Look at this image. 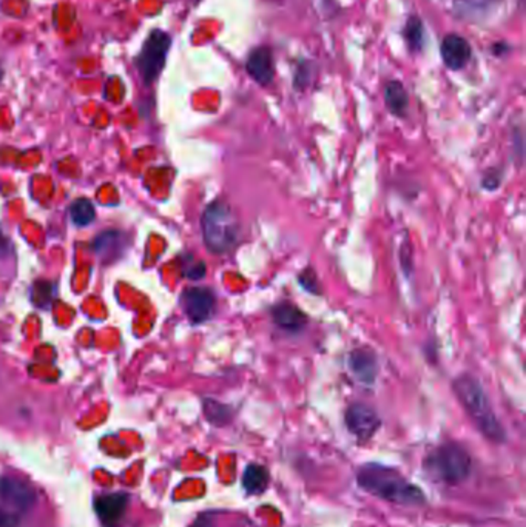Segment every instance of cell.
<instances>
[{
    "mask_svg": "<svg viewBox=\"0 0 526 527\" xmlns=\"http://www.w3.org/2000/svg\"><path fill=\"white\" fill-rule=\"evenodd\" d=\"M357 483L363 490L389 503L418 506L426 500L422 489L409 483L395 469L382 464H364L358 470Z\"/></svg>",
    "mask_w": 526,
    "mask_h": 527,
    "instance_id": "6da1fadb",
    "label": "cell"
},
{
    "mask_svg": "<svg viewBox=\"0 0 526 527\" xmlns=\"http://www.w3.org/2000/svg\"><path fill=\"white\" fill-rule=\"evenodd\" d=\"M452 390L483 437L491 439L492 443H505L507 434L500 421L497 419L480 381L476 380L472 374H463L452 381Z\"/></svg>",
    "mask_w": 526,
    "mask_h": 527,
    "instance_id": "7a4b0ae2",
    "label": "cell"
},
{
    "mask_svg": "<svg viewBox=\"0 0 526 527\" xmlns=\"http://www.w3.org/2000/svg\"><path fill=\"white\" fill-rule=\"evenodd\" d=\"M204 244L214 255L234 252L239 242V222L232 207L224 201H214L204 210L201 217Z\"/></svg>",
    "mask_w": 526,
    "mask_h": 527,
    "instance_id": "3957f363",
    "label": "cell"
},
{
    "mask_svg": "<svg viewBox=\"0 0 526 527\" xmlns=\"http://www.w3.org/2000/svg\"><path fill=\"white\" fill-rule=\"evenodd\" d=\"M425 472L434 481L445 484L463 483L471 473V457L460 444L447 443L434 448L423 463Z\"/></svg>",
    "mask_w": 526,
    "mask_h": 527,
    "instance_id": "277c9868",
    "label": "cell"
},
{
    "mask_svg": "<svg viewBox=\"0 0 526 527\" xmlns=\"http://www.w3.org/2000/svg\"><path fill=\"white\" fill-rule=\"evenodd\" d=\"M36 493L22 480L0 479V527H17L20 520L33 508Z\"/></svg>",
    "mask_w": 526,
    "mask_h": 527,
    "instance_id": "5b68a950",
    "label": "cell"
},
{
    "mask_svg": "<svg viewBox=\"0 0 526 527\" xmlns=\"http://www.w3.org/2000/svg\"><path fill=\"white\" fill-rule=\"evenodd\" d=\"M170 44H172L170 36L161 30L152 31L145 40L144 47L138 56V69L145 84H152L156 80L159 73L164 69Z\"/></svg>",
    "mask_w": 526,
    "mask_h": 527,
    "instance_id": "8992f818",
    "label": "cell"
},
{
    "mask_svg": "<svg viewBox=\"0 0 526 527\" xmlns=\"http://www.w3.org/2000/svg\"><path fill=\"white\" fill-rule=\"evenodd\" d=\"M344 423L355 438L360 441H368L377 434L382 426V419L373 407L363 403H353L349 406L344 414Z\"/></svg>",
    "mask_w": 526,
    "mask_h": 527,
    "instance_id": "52a82bcc",
    "label": "cell"
},
{
    "mask_svg": "<svg viewBox=\"0 0 526 527\" xmlns=\"http://www.w3.org/2000/svg\"><path fill=\"white\" fill-rule=\"evenodd\" d=\"M181 306L190 322L203 324L215 311L214 291L204 287H192L181 295Z\"/></svg>",
    "mask_w": 526,
    "mask_h": 527,
    "instance_id": "ba28073f",
    "label": "cell"
},
{
    "mask_svg": "<svg viewBox=\"0 0 526 527\" xmlns=\"http://www.w3.org/2000/svg\"><path fill=\"white\" fill-rule=\"evenodd\" d=\"M348 367L355 380L362 385H373L377 380V355L371 349H355L349 353Z\"/></svg>",
    "mask_w": 526,
    "mask_h": 527,
    "instance_id": "9c48e42d",
    "label": "cell"
},
{
    "mask_svg": "<svg viewBox=\"0 0 526 527\" xmlns=\"http://www.w3.org/2000/svg\"><path fill=\"white\" fill-rule=\"evenodd\" d=\"M129 504V497L125 493H110L96 501V512L100 522L107 527H116L124 517L125 509Z\"/></svg>",
    "mask_w": 526,
    "mask_h": 527,
    "instance_id": "30bf717a",
    "label": "cell"
},
{
    "mask_svg": "<svg viewBox=\"0 0 526 527\" xmlns=\"http://www.w3.org/2000/svg\"><path fill=\"white\" fill-rule=\"evenodd\" d=\"M247 73L250 78L258 82L259 85H268L275 76V65H273L272 53L266 47H259L254 49L248 56L247 64H246Z\"/></svg>",
    "mask_w": 526,
    "mask_h": 527,
    "instance_id": "8fae6325",
    "label": "cell"
},
{
    "mask_svg": "<svg viewBox=\"0 0 526 527\" xmlns=\"http://www.w3.org/2000/svg\"><path fill=\"white\" fill-rule=\"evenodd\" d=\"M442 58L447 69H462L471 58V47L462 36H447L442 42Z\"/></svg>",
    "mask_w": 526,
    "mask_h": 527,
    "instance_id": "7c38bea8",
    "label": "cell"
},
{
    "mask_svg": "<svg viewBox=\"0 0 526 527\" xmlns=\"http://www.w3.org/2000/svg\"><path fill=\"white\" fill-rule=\"evenodd\" d=\"M272 320L277 327L289 332V333H299L308 325L306 313L290 302H279L273 307Z\"/></svg>",
    "mask_w": 526,
    "mask_h": 527,
    "instance_id": "4fadbf2b",
    "label": "cell"
},
{
    "mask_svg": "<svg viewBox=\"0 0 526 527\" xmlns=\"http://www.w3.org/2000/svg\"><path fill=\"white\" fill-rule=\"evenodd\" d=\"M384 102H386L387 110L394 116H397V118H405L406 116L407 110H409V96H407L406 89L397 80L389 82L386 85Z\"/></svg>",
    "mask_w": 526,
    "mask_h": 527,
    "instance_id": "5bb4252c",
    "label": "cell"
},
{
    "mask_svg": "<svg viewBox=\"0 0 526 527\" xmlns=\"http://www.w3.org/2000/svg\"><path fill=\"white\" fill-rule=\"evenodd\" d=\"M268 486V470L261 464H248L243 475V488L250 495H261Z\"/></svg>",
    "mask_w": 526,
    "mask_h": 527,
    "instance_id": "9a60e30c",
    "label": "cell"
},
{
    "mask_svg": "<svg viewBox=\"0 0 526 527\" xmlns=\"http://www.w3.org/2000/svg\"><path fill=\"white\" fill-rule=\"evenodd\" d=\"M204 415L214 426H224L232 418V410L226 405H221L215 399L204 401Z\"/></svg>",
    "mask_w": 526,
    "mask_h": 527,
    "instance_id": "2e32d148",
    "label": "cell"
},
{
    "mask_svg": "<svg viewBox=\"0 0 526 527\" xmlns=\"http://www.w3.org/2000/svg\"><path fill=\"white\" fill-rule=\"evenodd\" d=\"M70 215L76 226L84 227L95 221L96 212L93 204L89 203V199H78L71 206Z\"/></svg>",
    "mask_w": 526,
    "mask_h": 527,
    "instance_id": "e0dca14e",
    "label": "cell"
},
{
    "mask_svg": "<svg viewBox=\"0 0 526 527\" xmlns=\"http://www.w3.org/2000/svg\"><path fill=\"white\" fill-rule=\"evenodd\" d=\"M405 37H406L407 44L413 49H422L423 47V25L420 19L413 17L407 22L406 28H405Z\"/></svg>",
    "mask_w": 526,
    "mask_h": 527,
    "instance_id": "ac0fdd59",
    "label": "cell"
},
{
    "mask_svg": "<svg viewBox=\"0 0 526 527\" xmlns=\"http://www.w3.org/2000/svg\"><path fill=\"white\" fill-rule=\"evenodd\" d=\"M300 286L303 287L304 290L313 295H321V286L318 282V278L313 273L312 269H306L299 275Z\"/></svg>",
    "mask_w": 526,
    "mask_h": 527,
    "instance_id": "d6986e66",
    "label": "cell"
},
{
    "mask_svg": "<svg viewBox=\"0 0 526 527\" xmlns=\"http://www.w3.org/2000/svg\"><path fill=\"white\" fill-rule=\"evenodd\" d=\"M184 275L190 279H201L205 275V266L204 262H192L189 269H185Z\"/></svg>",
    "mask_w": 526,
    "mask_h": 527,
    "instance_id": "ffe728a7",
    "label": "cell"
},
{
    "mask_svg": "<svg viewBox=\"0 0 526 527\" xmlns=\"http://www.w3.org/2000/svg\"><path fill=\"white\" fill-rule=\"evenodd\" d=\"M8 248H10V241H8V237H4V233L0 230V258L8 253Z\"/></svg>",
    "mask_w": 526,
    "mask_h": 527,
    "instance_id": "44dd1931",
    "label": "cell"
},
{
    "mask_svg": "<svg viewBox=\"0 0 526 527\" xmlns=\"http://www.w3.org/2000/svg\"><path fill=\"white\" fill-rule=\"evenodd\" d=\"M192 527H212V522H209V518H199Z\"/></svg>",
    "mask_w": 526,
    "mask_h": 527,
    "instance_id": "7402d4cb",
    "label": "cell"
}]
</instances>
